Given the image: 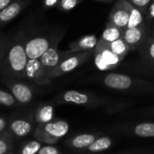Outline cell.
Masks as SVG:
<instances>
[{
  "label": "cell",
  "mask_w": 154,
  "mask_h": 154,
  "mask_svg": "<svg viewBox=\"0 0 154 154\" xmlns=\"http://www.w3.org/2000/svg\"><path fill=\"white\" fill-rule=\"evenodd\" d=\"M26 37L23 32H18L13 37L0 66L1 78L14 80L25 79V68L29 60L25 51Z\"/></svg>",
  "instance_id": "obj_1"
},
{
  "label": "cell",
  "mask_w": 154,
  "mask_h": 154,
  "mask_svg": "<svg viewBox=\"0 0 154 154\" xmlns=\"http://www.w3.org/2000/svg\"><path fill=\"white\" fill-rule=\"evenodd\" d=\"M69 125L68 122L56 119L46 124L37 125L33 132V137L42 143L53 145L63 138L69 133Z\"/></svg>",
  "instance_id": "obj_2"
},
{
  "label": "cell",
  "mask_w": 154,
  "mask_h": 154,
  "mask_svg": "<svg viewBox=\"0 0 154 154\" xmlns=\"http://www.w3.org/2000/svg\"><path fill=\"white\" fill-rule=\"evenodd\" d=\"M100 81L105 87L119 91L146 88L149 85L146 81L140 80L122 73H107L101 77Z\"/></svg>",
  "instance_id": "obj_3"
},
{
  "label": "cell",
  "mask_w": 154,
  "mask_h": 154,
  "mask_svg": "<svg viewBox=\"0 0 154 154\" xmlns=\"http://www.w3.org/2000/svg\"><path fill=\"white\" fill-rule=\"evenodd\" d=\"M63 32L64 31L58 32L53 35L37 34L34 36H27L25 41V51L28 59H40Z\"/></svg>",
  "instance_id": "obj_4"
},
{
  "label": "cell",
  "mask_w": 154,
  "mask_h": 154,
  "mask_svg": "<svg viewBox=\"0 0 154 154\" xmlns=\"http://www.w3.org/2000/svg\"><path fill=\"white\" fill-rule=\"evenodd\" d=\"M55 101L60 105H75L80 106L93 107L100 105L101 99L97 97L84 91L69 89L60 92L56 96Z\"/></svg>",
  "instance_id": "obj_5"
},
{
  "label": "cell",
  "mask_w": 154,
  "mask_h": 154,
  "mask_svg": "<svg viewBox=\"0 0 154 154\" xmlns=\"http://www.w3.org/2000/svg\"><path fill=\"white\" fill-rule=\"evenodd\" d=\"M64 33H65V31L54 41V42L51 45V47L39 59L47 74V77L49 73H51L55 68H57L60 64L61 61H63L66 58L69 57L70 55L76 53L69 50H67V51L59 50L58 45L60 40L62 39V37L64 36Z\"/></svg>",
  "instance_id": "obj_6"
},
{
  "label": "cell",
  "mask_w": 154,
  "mask_h": 154,
  "mask_svg": "<svg viewBox=\"0 0 154 154\" xmlns=\"http://www.w3.org/2000/svg\"><path fill=\"white\" fill-rule=\"evenodd\" d=\"M95 65L101 71H107L116 69L120 65L123 59L116 55L108 47L107 43L101 40L98 42L93 52Z\"/></svg>",
  "instance_id": "obj_7"
},
{
  "label": "cell",
  "mask_w": 154,
  "mask_h": 154,
  "mask_svg": "<svg viewBox=\"0 0 154 154\" xmlns=\"http://www.w3.org/2000/svg\"><path fill=\"white\" fill-rule=\"evenodd\" d=\"M92 55L93 54L90 52H76L70 55L63 61H61L60 64L57 68H55L51 73H49L48 79L50 80H52L75 70L79 67L86 63L92 57Z\"/></svg>",
  "instance_id": "obj_8"
},
{
  "label": "cell",
  "mask_w": 154,
  "mask_h": 154,
  "mask_svg": "<svg viewBox=\"0 0 154 154\" xmlns=\"http://www.w3.org/2000/svg\"><path fill=\"white\" fill-rule=\"evenodd\" d=\"M2 81L10 89L11 94L14 97L18 104L28 105L34 97V89L29 84L23 82V80H14L1 78Z\"/></svg>",
  "instance_id": "obj_9"
},
{
  "label": "cell",
  "mask_w": 154,
  "mask_h": 154,
  "mask_svg": "<svg viewBox=\"0 0 154 154\" xmlns=\"http://www.w3.org/2000/svg\"><path fill=\"white\" fill-rule=\"evenodd\" d=\"M130 7L131 4L127 0H116L109 13L107 22L114 23L122 30L125 29L129 20Z\"/></svg>",
  "instance_id": "obj_10"
},
{
  "label": "cell",
  "mask_w": 154,
  "mask_h": 154,
  "mask_svg": "<svg viewBox=\"0 0 154 154\" xmlns=\"http://www.w3.org/2000/svg\"><path fill=\"white\" fill-rule=\"evenodd\" d=\"M25 79L40 86L48 85L51 82L47 77V74L39 59L28 60L25 68Z\"/></svg>",
  "instance_id": "obj_11"
},
{
  "label": "cell",
  "mask_w": 154,
  "mask_h": 154,
  "mask_svg": "<svg viewBox=\"0 0 154 154\" xmlns=\"http://www.w3.org/2000/svg\"><path fill=\"white\" fill-rule=\"evenodd\" d=\"M150 32L151 29H149L146 24L135 28H125L123 30L122 38L127 43L131 51H138Z\"/></svg>",
  "instance_id": "obj_12"
},
{
  "label": "cell",
  "mask_w": 154,
  "mask_h": 154,
  "mask_svg": "<svg viewBox=\"0 0 154 154\" xmlns=\"http://www.w3.org/2000/svg\"><path fill=\"white\" fill-rule=\"evenodd\" d=\"M31 3L30 0H14L8 6L0 11V29L13 21Z\"/></svg>",
  "instance_id": "obj_13"
},
{
  "label": "cell",
  "mask_w": 154,
  "mask_h": 154,
  "mask_svg": "<svg viewBox=\"0 0 154 154\" xmlns=\"http://www.w3.org/2000/svg\"><path fill=\"white\" fill-rule=\"evenodd\" d=\"M98 40L99 38L95 34H87L70 42L69 44V50L73 52H90L93 54Z\"/></svg>",
  "instance_id": "obj_14"
},
{
  "label": "cell",
  "mask_w": 154,
  "mask_h": 154,
  "mask_svg": "<svg viewBox=\"0 0 154 154\" xmlns=\"http://www.w3.org/2000/svg\"><path fill=\"white\" fill-rule=\"evenodd\" d=\"M97 138H98V134H81L72 136L71 138L67 140L66 144L69 148L75 150H86Z\"/></svg>",
  "instance_id": "obj_15"
},
{
  "label": "cell",
  "mask_w": 154,
  "mask_h": 154,
  "mask_svg": "<svg viewBox=\"0 0 154 154\" xmlns=\"http://www.w3.org/2000/svg\"><path fill=\"white\" fill-rule=\"evenodd\" d=\"M32 123L24 118H16L9 123L8 131L18 138L28 135L32 131Z\"/></svg>",
  "instance_id": "obj_16"
},
{
  "label": "cell",
  "mask_w": 154,
  "mask_h": 154,
  "mask_svg": "<svg viewBox=\"0 0 154 154\" xmlns=\"http://www.w3.org/2000/svg\"><path fill=\"white\" fill-rule=\"evenodd\" d=\"M138 51L145 62L154 64V34L151 32L139 47Z\"/></svg>",
  "instance_id": "obj_17"
},
{
  "label": "cell",
  "mask_w": 154,
  "mask_h": 154,
  "mask_svg": "<svg viewBox=\"0 0 154 154\" xmlns=\"http://www.w3.org/2000/svg\"><path fill=\"white\" fill-rule=\"evenodd\" d=\"M54 120V108L51 105L40 106L34 112V121L38 124H46Z\"/></svg>",
  "instance_id": "obj_18"
},
{
  "label": "cell",
  "mask_w": 154,
  "mask_h": 154,
  "mask_svg": "<svg viewBox=\"0 0 154 154\" xmlns=\"http://www.w3.org/2000/svg\"><path fill=\"white\" fill-rule=\"evenodd\" d=\"M122 33H123L122 29H120L119 27H117L116 25H115L112 23L106 22L105 29H104L99 40L103 41L106 43H110V42H113L122 38Z\"/></svg>",
  "instance_id": "obj_19"
},
{
  "label": "cell",
  "mask_w": 154,
  "mask_h": 154,
  "mask_svg": "<svg viewBox=\"0 0 154 154\" xmlns=\"http://www.w3.org/2000/svg\"><path fill=\"white\" fill-rule=\"evenodd\" d=\"M145 14L137 7L134 6L131 4L130 7V14H129V20L126 28H135L145 25Z\"/></svg>",
  "instance_id": "obj_20"
},
{
  "label": "cell",
  "mask_w": 154,
  "mask_h": 154,
  "mask_svg": "<svg viewBox=\"0 0 154 154\" xmlns=\"http://www.w3.org/2000/svg\"><path fill=\"white\" fill-rule=\"evenodd\" d=\"M113 144V139L108 136L98 137L89 147L86 150L90 153H98L108 150Z\"/></svg>",
  "instance_id": "obj_21"
},
{
  "label": "cell",
  "mask_w": 154,
  "mask_h": 154,
  "mask_svg": "<svg viewBox=\"0 0 154 154\" xmlns=\"http://www.w3.org/2000/svg\"><path fill=\"white\" fill-rule=\"evenodd\" d=\"M133 134L136 136L143 138L154 137V123L145 122L137 124L133 128Z\"/></svg>",
  "instance_id": "obj_22"
},
{
  "label": "cell",
  "mask_w": 154,
  "mask_h": 154,
  "mask_svg": "<svg viewBox=\"0 0 154 154\" xmlns=\"http://www.w3.org/2000/svg\"><path fill=\"white\" fill-rule=\"evenodd\" d=\"M109 49L118 57H120L121 59H125V56L129 53V51H131L129 46L127 45V43L124 41L123 38H120L113 42L107 43Z\"/></svg>",
  "instance_id": "obj_23"
},
{
  "label": "cell",
  "mask_w": 154,
  "mask_h": 154,
  "mask_svg": "<svg viewBox=\"0 0 154 154\" xmlns=\"http://www.w3.org/2000/svg\"><path fill=\"white\" fill-rule=\"evenodd\" d=\"M14 143L11 135L7 133L0 134V154H7L12 152Z\"/></svg>",
  "instance_id": "obj_24"
},
{
  "label": "cell",
  "mask_w": 154,
  "mask_h": 154,
  "mask_svg": "<svg viewBox=\"0 0 154 154\" xmlns=\"http://www.w3.org/2000/svg\"><path fill=\"white\" fill-rule=\"evenodd\" d=\"M42 147V143L37 140H32L25 143L20 149L19 154H36Z\"/></svg>",
  "instance_id": "obj_25"
},
{
  "label": "cell",
  "mask_w": 154,
  "mask_h": 154,
  "mask_svg": "<svg viewBox=\"0 0 154 154\" xmlns=\"http://www.w3.org/2000/svg\"><path fill=\"white\" fill-rule=\"evenodd\" d=\"M12 39H13V37L6 35V34L1 33V35H0V66H1V63L6 54V51L10 46Z\"/></svg>",
  "instance_id": "obj_26"
},
{
  "label": "cell",
  "mask_w": 154,
  "mask_h": 154,
  "mask_svg": "<svg viewBox=\"0 0 154 154\" xmlns=\"http://www.w3.org/2000/svg\"><path fill=\"white\" fill-rule=\"evenodd\" d=\"M17 101L11 92H7L0 89V106H16Z\"/></svg>",
  "instance_id": "obj_27"
},
{
  "label": "cell",
  "mask_w": 154,
  "mask_h": 154,
  "mask_svg": "<svg viewBox=\"0 0 154 154\" xmlns=\"http://www.w3.org/2000/svg\"><path fill=\"white\" fill-rule=\"evenodd\" d=\"M83 0H60L57 8L63 12H69L78 6Z\"/></svg>",
  "instance_id": "obj_28"
},
{
  "label": "cell",
  "mask_w": 154,
  "mask_h": 154,
  "mask_svg": "<svg viewBox=\"0 0 154 154\" xmlns=\"http://www.w3.org/2000/svg\"><path fill=\"white\" fill-rule=\"evenodd\" d=\"M130 4H132L134 6L140 9L144 14L152 0H127Z\"/></svg>",
  "instance_id": "obj_29"
},
{
  "label": "cell",
  "mask_w": 154,
  "mask_h": 154,
  "mask_svg": "<svg viewBox=\"0 0 154 154\" xmlns=\"http://www.w3.org/2000/svg\"><path fill=\"white\" fill-rule=\"evenodd\" d=\"M36 154H62L60 150L54 146V145H51V144H45L42 145V147L39 150V152Z\"/></svg>",
  "instance_id": "obj_30"
},
{
  "label": "cell",
  "mask_w": 154,
  "mask_h": 154,
  "mask_svg": "<svg viewBox=\"0 0 154 154\" xmlns=\"http://www.w3.org/2000/svg\"><path fill=\"white\" fill-rule=\"evenodd\" d=\"M60 0H43L42 6L44 10H49L53 7H57Z\"/></svg>",
  "instance_id": "obj_31"
},
{
  "label": "cell",
  "mask_w": 154,
  "mask_h": 154,
  "mask_svg": "<svg viewBox=\"0 0 154 154\" xmlns=\"http://www.w3.org/2000/svg\"><path fill=\"white\" fill-rule=\"evenodd\" d=\"M145 18L146 21L152 22L154 20V0H152L145 13Z\"/></svg>",
  "instance_id": "obj_32"
},
{
  "label": "cell",
  "mask_w": 154,
  "mask_h": 154,
  "mask_svg": "<svg viewBox=\"0 0 154 154\" xmlns=\"http://www.w3.org/2000/svg\"><path fill=\"white\" fill-rule=\"evenodd\" d=\"M8 126H9V123H8L7 119L5 118V117L0 116V134L9 132L8 131Z\"/></svg>",
  "instance_id": "obj_33"
},
{
  "label": "cell",
  "mask_w": 154,
  "mask_h": 154,
  "mask_svg": "<svg viewBox=\"0 0 154 154\" xmlns=\"http://www.w3.org/2000/svg\"><path fill=\"white\" fill-rule=\"evenodd\" d=\"M14 0H0V11L8 6L11 3H13Z\"/></svg>",
  "instance_id": "obj_34"
},
{
  "label": "cell",
  "mask_w": 154,
  "mask_h": 154,
  "mask_svg": "<svg viewBox=\"0 0 154 154\" xmlns=\"http://www.w3.org/2000/svg\"><path fill=\"white\" fill-rule=\"evenodd\" d=\"M145 64H146V66H147L151 70L154 71V64H152V63H148V62H145Z\"/></svg>",
  "instance_id": "obj_35"
},
{
  "label": "cell",
  "mask_w": 154,
  "mask_h": 154,
  "mask_svg": "<svg viewBox=\"0 0 154 154\" xmlns=\"http://www.w3.org/2000/svg\"><path fill=\"white\" fill-rule=\"evenodd\" d=\"M95 1H99V2H104V3H112L114 0H95Z\"/></svg>",
  "instance_id": "obj_36"
},
{
  "label": "cell",
  "mask_w": 154,
  "mask_h": 154,
  "mask_svg": "<svg viewBox=\"0 0 154 154\" xmlns=\"http://www.w3.org/2000/svg\"><path fill=\"white\" fill-rule=\"evenodd\" d=\"M151 32H152V34H154V25H153V26H152V28L151 29Z\"/></svg>",
  "instance_id": "obj_37"
},
{
  "label": "cell",
  "mask_w": 154,
  "mask_h": 154,
  "mask_svg": "<svg viewBox=\"0 0 154 154\" xmlns=\"http://www.w3.org/2000/svg\"><path fill=\"white\" fill-rule=\"evenodd\" d=\"M7 154H14L13 152H9V153H7Z\"/></svg>",
  "instance_id": "obj_38"
},
{
  "label": "cell",
  "mask_w": 154,
  "mask_h": 154,
  "mask_svg": "<svg viewBox=\"0 0 154 154\" xmlns=\"http://www.w3.org/2000/svg\"><path fill=\"white\" fill-rule=\"evenodd\" d=\"M0 35H1V33H0Z\"/></svg>",
  "instance_id": "obj_39"
},
{
  "label": "cell",
  "mask_w": 154,
  "mask_h": 154,
  "mask_svg": "<svg viewBox=\"0 0 154 154\" xmlns=\"http://www.w3.org/2000/svg\"><path fill=\"white\" fill-rule=\"evenodd\" d=\"M153 112H154V110H153Z\"/></svg>",
  "instance_id": "obj_40"
}]
</instances>
